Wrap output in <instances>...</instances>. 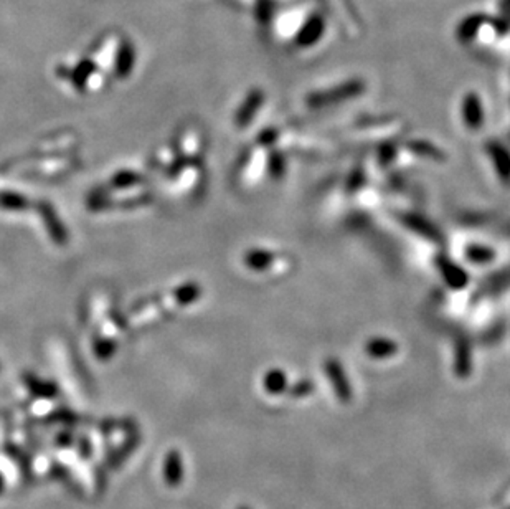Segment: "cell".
Wrapping results in <instances>:
<instances>
[{"instance_id": "obj_19", "label": "cell", "mask_w": 510, "mask_h": 509, "mask_svg": "<svg viewBox=\"0 0 510 509\" xmlns=\"http://www.w3.org/2000/svg\"><path fill=\"white\" fill-rule=\"evenodd\" d=\"M168 467L170 468V473H168V479H170L172 483L177 482V478H179V473H180V468L179 467V456H177L175 453L170 455V458H168Z\"/></svg>"}, {"instance_id": "obj_1", "label": "cell", "mask_w": 510, "mask_h": 509, "mask_svg": "<svg viewBox=\"0 0 510 509\" xmlns=\"http://www.w3.org/2000/svg\"><path fill=\"white\" fill-rule=\"evenodd\" d=\"M324 367H325L327 377H329V381L332 384V387H334V392H335V395L339 397V400L344 403L350 402V398H352V391H350V384H349L347 376H345V372H344V367L340 366L335 359H329V361L325 362Z\"/></svg>"}, {"instance_id": "obj_3", "label": "cell", "mask_w": 510, "mask_h": 509, "mask_svg": "<svg viewBox=\"0 0 510 509\" xmlns=\"http://www.w3.org/2000/svg\"><path fill=\"white\" fill-rule=\"evenodd\" d=\"M437 266H440V271L444 276V280L447 281V285H451L452 288H463L468 283V276L466 273L451 263L449 260H437Z\"/></svg>"}, {"instance_id": "obj_4", "label": "cell", "mask_w": 510, "mask_h": 509, "mask_svg": "<svg viewBox=\"0 0 510 509\" xmlns=\"http://www.w3.org/2000/svg\"><path fill=\"white\" fill-rule=\"evenodd\" d=\"M365 350H367V354L370 355V357L385 359V357H390V355L397 354L398 345L390 339L377 338V339H372L367 345H365Z\"/></svg>"}, {"instance_id": "obj_2", "label": "cell", "mask_w": 510, "mask_h": 509, "mask_svg": "<svg viewBox=\"0 0 510 509\" xmlns=\"http://www.w3.org/2000/svg\"><path fill=\"white\" fill-rule=\"evenodd\" d=\"M38 209H40L42 217H43V220H45L48 233L51 235V238L55 240V242L58 245H65L66 240H68V235H66V230H65L63 225H61L60 219L56 217L55 210L51 209V205H48V204H45V202H42V204L38 205Z\"/></svg>"}, {"instance_id": "obj_21", "label": "cell", "mask_w": 510, "mask_h": 509, "mask_svg": "<svg viewBox=\"0 0 510 509\" xmlns=\"http://www.w3.org/2000/svg\"><path fill=\"white\" fill-rule=\"evenodd\" d=\"M240 509H248V508H240Z\"/></svg>"}, {"instance_id": "obj_12", "label": "cell", "mask_w": 510, "mask_h": 509, "mask_svg": "<svg viewBox=\"0 0 510 509\" xmlns=\"http://www.w3.org/2000/svg\"><path fill=\"white\" fill-rule=\"evenodd\" d=\"M469 348L466 343H461L458 345V361H456V372L459 377H468L471 371V361H469Z\"/></svg>"}, {"instance_id": "obj_9", "label": "cell", "mask_w": 510, "mask_h": 509, "mask_svg": "<svg viewBox=\"0 0 510 509\" xmlns=\"http://www.w3.org/2000/svg\"><path fill=\"white\" fill-rule=\"evenodd\" d=\"M132 63H134L132 47L131 45H124L121 48V51H119V59H118V65H116L118 76L124 78V76H128L129 73H131Z\"/></svg>"}, {"instance_id": "obj_16", "label": "cell", "mask_w": 510, "mask_h": 509, "mask_svg": "<svg viewBox=\"0 0 510 509\" xmlns=\"http://www.w3.org/2000/svg\"><path fill=\"white\" fill-rule=\"evenodd\" d=\"M93 63H89V61H81L78 68L75 70V75H73V83L75 86H78V88H81L86 83V80L89 78L91 73H93Z\"/></svg>"}, {"instance_id": "obj_17", "label": "cell", "mask_w": 510, "mask_h": 509, "mask_svg": "<svg viewBox=\"0 0 510 509\" xmlns=\"http://www.w3.org/2000/svg\"><path fill=\"white\" fill-rule=\"evenodd\" d=\"M137 182H141V177H139L136 172H121L113 179V185L119 187V189H126V187L136 185Z\"/></svg>"}, {"instance_id": "obj_15", "label": "cell", "mask_w": 510, "mask_h": 509, "mask_svg": "<svg viewBox=\"0 0 510 509\" xmlns=\"http://www.w3.org/2000/svg\"><path fill=\"white\" fill-rule=\"evenodd\" d=\"M411 151L415 152V154L433 157V159H442V157H444L441 151H437L435 146H431V144L428 142H411Z\"/></svg>"}, {"instance_id": "obj_11", "label": "cell", "mask_w": 510, "mask_h": 509, "mask_svg": "<svg viewBox=\"0 0 510 509\" xmlns=\"http://www.w3.org/2000/svg\"><path fill=\"white\" fill-rule=\"evenodd\" d=\"M25 197L13 194V192H0V207L7 210H22L27 209Z\"/></svg>"}, {"instance_id": "obj_18", "label": "cell", "mask_w": 510, "mask_h": 509, "mask_svg": "<svg viewBox=\"0 0 510 509\" xmlns=\"http://www.w3.org/2000/svg\"><path fill=\"white\" fill-rule=\"evenodd\" d=\"M312 392V384L309 381H302V382H297L294 387H292L291 393L294 397H304V395H309V393Z\"/></svg>"}, {"instance_id": "obj_20", "label": "cell", "mask_w": 510, "mask_h": 509, "mask_svg": "<svg viewBox=\"0 0 510 509\" xmlns=\"http://www.w3.org/2000/svg\"><path fill=\"white\" fill-rule=\"evenodd\" d=\"M269 166H271V172L274 176L281 177L282 171H285V161H282L281 154H278V152H276V154L271 157V164H269Z\"/></svg>"}, {"instance_id": "obj_10", "label": "cell", "mask_w": 510, "mask_h": 509, "mask_svg": "<svg viewBox=\"0 0 510 509\" xmlns=\"http://www.w3.org/2000/svg\"><path fill=\"white\" fill-rule=\"evenodd\" d=\"M490 156H492V159L495 162V166H497V169L500 174H502V177H509L510 174V157L507 154V151H505L504 147L500 146H492L489 149Z\"/></svg>"}, {"instance_id": "obj_13", "label": "cell", "mask_w": 510, "mask_h": 509, "mask_svg": "<svg viewBox=\"0 0 510 509\" xmlns=\"http://www.w3.org/2000/svg\"><path fill=\"white\" fill-rule=\"evenodd\" d=\"M405 223L410 225V227L415 230V232L425 235V237L428 238H437L440 235H437V232L435 230V227H431V223H428L426 220L423 219H418V217H405Z\"/></svg>"}, {"instance_id": "obj_6", "label": "cell", "mask_w": 510, "mask_h": 509, "mask_svg": "<svg viewBox=\"0 0 510 509\" xmlns=\"http://www.w3.org/2000/svg\"><path fill=\"white\" fill-rule=\"evenodd\" d=\"M264 388L269 393H282L287 388V379L285 376V372L279 371V369H274V371H269L268 376L264 377Z\"/></svg>"}, {"instance_id": "obj_14", "label": "cell", "mask_w": 510, "mask_h": 509, "mask_svg": "<svg viewBox=\"0 0 510 509\" xmlns=\"http://www.w3.org/2000/svg\"><path fill=\"white\" fill-rule=\"evenodd\" d=\"M466 255L471 262L474 263H487L494 258V252L487 247H480V245H473L466 250Z\"/></svg>"}, {"instance_id": "obj_8", "label": "cell", "mask_w": 510, "mask_h": 509, "mask_svg": "<svg viewBox=\"0 0 510 509\" xmlns=\"http://www.w3.org/2000/svg\"><path fill=\"white\" fill-rule=\"evenodd\" d=\"M201 295V290L199 285L195 283H187V285H182L175 290V300L179 305H192V302L197 301Z\"/></svg>"}, {"instance_id": "obj_7", "label": "cell", "mask_w": 510, "mask_h": 509, "mask_svg": "<svg viewBox=\"0 0 510 509\" xmlns=\"http://www.w3.org/2000/svg\"><path fill=\"white\" fill-rule=\"evenodd\" d=\"M464 119H466V124H468V126L473 128V129H478L480 124H483V111H480L479 101L475 99L474 96L466 101V104H464Z\"/></svg>"}, {"instance_id": "obj_5", "label": "cell", "mask_w": 510, "mask_h": 509, "mask_svg": "<svg viewBox=\"0 0 510 509\" xmlns=\"http://www.w3.org/2000/svg\"><path fill=\"white\" fill-rule=\"evenodd\" d=\"M276 260V255L271 252H266V250H251V252L247 253L244 257V263L247 266L251 268V270H266V268L271 265V263Z\"/></svg>"}]
</instances>
